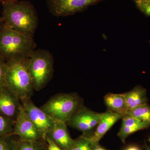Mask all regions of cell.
Segmentation results:
<instances>
[{"mask_svg": "<svg viewBox=\"0 0 150 150\" xmlns=\"http://www.w3.org/2000/svg\"><path fill=\"white\" fill-rule=\"evenodd\" d=\"M102 114L94 112L83 106L75 112L66 124L81 131L83 133V135L90 136L89 133L97 126Z\"/></svg>", "mask_w": 150, "mask_h": 150, "instance_id": "8", "label": "cell"}, {"mask_svg": "<svg viewBox=\"0 0 150 150\" xmlns=\"http://www.w3.org/2000/svg\"><path fill=\"white\" fill-rule=\"evenodd\" d=\"M7 62L0 56V90L6 86Z\"/></svg>", "mask_w": 150, "mask_h": 150, "instance_id": "21", "label": "cell"}, {"mask_svg": "<svg viewBox=\"0 0 150 150\" xmlns=\"http://www.w3.org/2000/svg\"><path fill=\"white\" fill-rule=\"evenodd\" d=\"M13 135L22 142H39L46 140V135L38 130L30 120L22 106L14 125Z\"/></svg>", "mask_w": 150, "mask_h": 150, "instance_id": "7", "label": "cell"}, {"mask_svg": "<svg viewBox=\"0 0 150 150\" xmlns=\"http://www.w3.org/2000/svg\"><path fill=\"white\" fill-rule=\"evenodd\" d=\"M28 58L7 62L6 87L21 101L30 98L34 91L28 70Z\"/></svg>", "mask_w": 150, "mask_h": 150, "instance_id": "3", "label": "cell"}, {"mask_svg": "<svg viewBox=\"0 0 150 150\" xmlns=\"http://www.w3.org/2000/svg\"><path fill=\"white\" fill-rule=\"evenodd\" d=\"M122 118L121 115L109 110L102 113L100 120L97 126L96 130L93 134L90 136L92 142L95 144H99L100 141L103 136L116 122Z\"/></svg>", "mask_w": 150, "mask_h": 150, "instance_id": "12", "label": "cell"}, {"mask_svg": "<svg viewBox=\"0 0 150 150\" xmlns=\"http://www.w3.org/2000/svg\"><path fill=\"white\" fill-rule=\"evenodd\" d=\"M83 100L76 93H59L51 97L40 108L54 121L66 123L83 106Z\"/></svg>", "mask_w": 150, "mask_h": 150, "instance_id": "5", "label": "cell"}, {"mask_svg": "<svg viewBox=\"0 0 150 150\" xmlns=\"http://www.w3.org/2000/svg\"><path fill=\"white\" fill-rule=\"evenodd\" d=\"M104 101L108 110L119 114L123 117L129 111L128 104L123 93H108L104 96Z\"/></svg>", "mask_w": 150, "mask_h": 150, "instance_id": "14", "label": "cell"}, {"mask_svg": "<svg viewBox=\"0 0 150 150\" xmlns=\"http://www.w3.org/2000/svg\"><path fill=\"white\" fill-rule=\"evenodd\" d=\"M11 1V0H0V3H2L6 1Z\"/></svg>", "mask_w": 150, "mask_h": 150, "instance_id": "27", "label": "cell"}, {"mask_svg": "<svg viewBox=\"0 0 150 150\" xmlns=\"http://www.w3.org/2000/svg\"><path fill=\"white\" fill-rule=\"evenodd\" d=\"M21 106L18 97L7 87L0 90V115L15 122Z\"/></svg>", "mask_w": 150, "mask_h": 150, "instance_id": "10", "label": "cell"}, {"mask_svg": "<svg viewBox=\"0 0 150 150\" xmlns=\"http://www.w3.org/2000/svg\"><path fill=\"white\" fill-rule=\"evenodd\" d=\"M35 47L33 38L26 36L1 23L0 56L6 62L29 58Z\"/></svg>", "mask_w": 150, "mask_h": 150, "instance_id": "2", "label": "cell"}, {"mask_svg": "<svg viewBox=\"0 0 150 150\" xmlns=\"http://www.w3.org/2000/svg\"><path fill=\"white\" fill-rule=\"evenodd\" d=\"M126 115L139 121L150 123V106L147 103L142 105L129 110Z\"/></svg>", "mask_w": 150, "mask_h": 150, "instance_id": "16", "label": "cell"}, {"mask_svg": "<svg viewBox=\"0 0 150 150\" xmlns=\"http://www.w3.org/2000/svg\"><path fill=\"white\" fill-rule=\"evenodd\" d=\"M46 140L39 142H22L19 140L17 150H46Z\"/></svg>", "mask_w": 150, "mask_h": 150, "instance_id": "18", "label": "cell"}, {"mask_svg": "<svg viewBox=\"0 0 150 150\" xmlns=\"http://www.w3.org/2000/svg\"><path fill=\"white\" fill-rule=\"evenodd\" d=\"M22 106L33 123L38 130L46 135L55 126L56 121L34 104L31 98L21 101Z\"/></svg>", "mask_w": 150, "mask_h": 150, "instance_id": "9", "label": "cell"}, {"mask_svg": "<svg viewBox=\"0 0 150 150\" xmlns=\"http://www.w3.org/2000/svg\"><path fill=\"white\" fill-rule=\"evenodd\" d=\"M46 140L47 143V150H63L59 146L56 144L53 141L46 136Z\"/></svg>", "mask_w": 150, "mask_h": 150, "instance_id": "23", "label": "cell"}, {"mask_svg": "<svg viewBox=\"0 0 150 150\" xmlns=\"http://www.w3.org/2000/svg\"><path fill=\"white\" fill-rule=\"evenodd\" d=\"M135 2L141 11L146 16L150 17V0H139Z\"/></svg>", "mask_w": 150, "mask_h": 150, "instance_id": "22", "label": "cell"}, {"mask_svg": "<svg viewBox=\"0 0 150 150\" xmlns=\"http://www.w3.org/2000/svg\"><path fill=\"white\" fill-rule=\"evenodd\" d=\"M46 136L63 150H68L74 140L70 136L67 124L62 121H56L55 126Z\"/></svg>", "mask_w": 150, "mask_h": 150, "instance_id": "11", "label": "cell"}, {"mask_svg": "<svg viewBox=\"0 0 150 150\" xmlns=\"http://www.w3.org/2000/svg\"><path fill=\"white\" fill-rule=\"evenodd\" d=\"M149 142H150V137L149 139Z\"/></svg>", "mask_w": 150, "mask_h": 150, "instance_id": "29", "label": "cell"}, {"mask_svg": "<svg viewBox=\"0 0 150 150\" xmlns=\"http://www.w3.org/2000/svg\"><path fill=\"white\" fill-rule=\"evenodd\" d=\"M14 123L0 115V137L12 134Z\"/></svg>", "mask_w": 150, "mask_h": 150, "instance_id": "20", "label": "cell"}, {"mask_svg": "<svg viewBox=\"0 0 150 150\" xmlns=\"http://www.w3.org/2000/svg\"><path fill=\"white\" fill-rule=\"evenodd\" d=\"M54 57L49 51L35 49L31 53L28 68L34 90H41L50 81L54 73Z\"/></svg>", "mask_w": 150, "mask_h": 150, "instance_id": "4", "label": "cell"}, {"mask_svg": "<svg viewBox=\"0 0 150 150\" xmlns=\"http://www.w3.org/2000/svg\"><path fill=\"white\" fill-rule=\"evenodd\" d=\"M122 119L121 129L117 136L123 144H125L126 139L131 134L150 126V123L139 121L129 115H126Z\"/></svg>", "mask_w": 150, "mask_h": 150, "instance_id": "13", "label": "cell"}, {"mask_svg": "<svg viewBox=\"0 0 150 150\" xmlns=\"http://www.w3.org/2000/svg\"><path fill=\"white\" fill-rule=\"evenodd\" d=\"M124 150H142L139 147L135 145H131L127 147Z\"/></svg>", "mask_w": 150, "mask_h": 150, "instance_id": "24", "label": "cell"}, {"mask_svg": "<svg viewBox=\"0 0 150 150\" xmlns=\"http://www.w3.org/2000/svg\"><path fill=\"white\" fill-rule=\"evenodd\" d=\"M123 94L126 98L129 111L147 102L146 91L141 86H137L130 91Z\"/></svg>", "mask_w": 150, "mask_h": 150, "instance_id": "15", "label": "cell"}, {"mask_svg": "<svg viewBox=\"0 0 150 150\" xmlns=\"http://www.w3.org/2000/svg\"><path fill=\"white\" fill-rule=\"evenodd\" d=\"M1 23L28 36L33 38L38 27L37 11L28 1L11 0L2 3Z\"/></svg>", "mask_w": 150, "mask_h": 150, "instance_id": "1", "label": "cell"}, {"mask_svg": "<svg viewBox=\"0 0 150 150\" xmlns=\"http://www.w3.org/2000/svg\"><path fill=\"white\" fill-rule=\"evenodd\" d=\"M134 2L136 1H139V0H133Z\"/></svg>", "mask_w": 150, "mask_h": 150, "instance_id": "28", "label": "cell"}, {"mask_svg": "<svg viewBox=\"0 0 150 150\" xmlns=\"http://www.w3.org/2000/svg\"><path fill=\"white\" fill-rule=\"evenodd\" d=\"M106 0H46L49 11L54 16L73 15L86 10L89 7Z\"/></svg>", "mask_w": 150, "mask_h": 150, "instance_id": "6", "label": "cell"}, {"mask_svg": "<svg viewBox=\"0 0 150 150\" xmlns=\"http://www.w3.org/2000/svg\"><path fill=\"white\" fill-rule=\"evenodd\" d=\"M13 134L0 137V150H17L19 139L16 140Z\"/></svg>", "mask_w": 150, "mask_h": 150, "instance_id": "19", "label": "cell"}, {"mask_svg": "<svg viewBox=\"0 0 150 150\" xmlns=\"http://www.w3.org/2000/svg\"><path fill=\"white\" fill-rule=\"evenodd\" d=\"M145 148L146 150H150V147L146 144H145Z\"/></svg>", "mask_w": 150, "mask_h": 150, "instance_id": "26", "label": "cell"}, {"mask_svg": "<svg viewBox=\"0 0 150 150\" xmlns=\"http://www.w3.org/2000/svg\"><path fill=\"white\" fill-rule=\"evenodd\" d=\"M95 145L92 142L90 136L82 135L74 140L73 145L68 150H93Z\"/></svg>", "mask_w": 150, "mask_h": 150, "instance_id": "17", "label": "cell"}, {"mask_svg": "<svg viewBox=\"0 0 150 150\" xmlns=\"http://www.w3.org/2000/svg\"><path fill=\"white\" fill-rule=\"evenodd\" d=\"M93 150H108L106 149L103 148L102 147L100 146L99 144L96 145L94 147Z\"/></svg>", "mask_w": 150, "mask_h": 150, "instance_id": "25", "label": "cell"}, {"mask_svg": "<svg viewBox=\"0 0 150 150\" xmlns=\"http://www.w3.org/2000/svg\"><path fill=\"white\" fill-rule=\"evenodd\" d=\"M1 21H0V25H1Z\"/></svg>", "mask_w": 150, "mask_h": 150, "instance_id": "30", "label": "cell"}]
</instances>
